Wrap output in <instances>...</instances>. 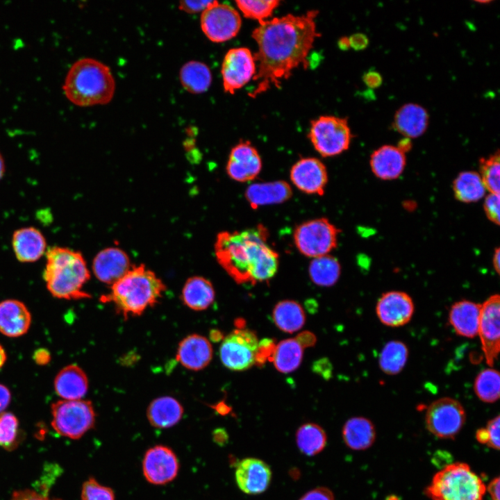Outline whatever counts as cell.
I'll return each instance as SVG.
<instances>
[{"mask_svg": "<svg viewBox=\"0 0 500 500\" xmlns=\"http://www.w3.org/2000/svg\"><path fill=\"white\" fill-rule=\"evenodd\" d=\"M46 258L43 278L53 297L67 300L90 297L83 290L90 274L81 252L55 246L47 251Z\"/></svg>", "mask_w": 500, "mask_h": 500, "instance_id": "obj_5", "label": "cell"}, {"mask_svg": "<svg viewBox=\"0 0 500 500\" xmlns=\"http://www.w3.org/2000/svg\"><path fill=\"white\" fill-rule=\"evenodd\" d=\"M54 389L63 400L81 399L88 390V376L79 366L67 365L56 376Z\"/></svg>", "mask_w": 500, "mask_h": 500, "instance_id": "obj_28", "label": "cell"}, {"mask_svg": "<svg viewBox=\"0 0 500 500\" xmlns=\"http://www.w3.org/2000/svg\"><path fill=\"white\" fill-rule=\"evenodd\" d=\"M63 92L73 104L87 107L109 103L115 91V81L110 68L92 58H82L69 67Z\"/></svg>", "mask_w": 500, "mask_h": 500, "instance_id": "obj_4", "label": "cell"}, {"mask_svg": "<svg viewBox=\"0 0 500 500\" xmlns=\"http://www.w3.org/2000/svg\"><path fill=\"white\" fill-rule=\"evenodd\" d=\"M398 147L403 152L409 150L411 147V142L410 139L406 138L405 139L401 140L399 142V145L398 146Z\"/></svg>", "mask_w": 500, "mask_h": 500, "instance_id": "obj_59", "label": "cell"}, {"mask_svg": "<svg viewBox=\"0 0 500 500\" xmlns=\"http://www.w3.org/2000/svg\"><path fill=\"white\" fill-rule=\"evenodd\" d=\"M414 310L412 298L401 291H390L383 294L376 306L379 321L390 327H399L408 323Z\"/></svg>", "mask_w": 500, "mask_h": 500, "instance_id": "obj_18", "label": "cell"}, {"mask_svg": "<svg viewBox=\"0 0 500 500\" xmlns=\"http://www.w3.org/2000/svg\"><path fill=\"white\" fill-rule=\"evenodd\" d=\"M10 500H61L48 497L46 494H40L31 490L16 491L12 494Z\"/></svg>", "mask_w": 500, "mask_h": 500, "instance_id": "obj_48", "label": "cell"}, {"mask_svg": "<svg viewBox=\"0 0 500 500\" xmlns=\"http://www.w3.org/2000/svg\"><path fill=\"white\" fill-rule=\"evenodd\" d=\"M476 438L479 443L487 445L488 435L485 427L477 430L476 433Z\"/></svg>", "mask_w": 500, "mask_h": 500, "instance_id": "obj_55", "label": "cell"}, {"mask_svg": "<svg viewBox=\"0 0 500 500\" xmlns=\"http://www.w3.org/2000/svg\"><path fill=\"white\" fill-rule=\"evenodd\" d=\"M499 194L490 193L485 199L484 210L488 218L496 224H499Z\"/></svg>", "mask_w": 500, "mask_h": 500, "instance_id": "obj_44", "label": "cell"}, {"mask_svg": "<svg viewBox=\"0 0 500 500\" xmlns=\"http://www.w3.org/2000/svg\"><path fill=\"white\" fill-rule=\"evenodd\" d=\"M11 400V393L9 389L0 383V413L8 407Z\"/></svg>", "mask_w": 500, "mask_h": 500, "instance_id": "obj_51", "label": "cell"}, {"mask_svg": "<svg viewBox=\"0 0 500 500\" xmlns=\"http://www.w3.org/2000/svg\"><path fill=\"white\" fill-rule=\"evenodd\" d=\"M256 73V62L250 49L247 47L229 49L225 54L221 69L224 91L233 94L248 83Z\"/></svg>", "mask_w": 500, "mask_h": 500, "instance_id": "obj_13", "label": "cell"}, {"mask_svg": "<svg viewBox=\"0 0 500 500\" xmlns=\"http://www.w3.org/2000/svg\"><path fill=\"white\" fill-rule=\"evenodd\" d=\"M342 438L346 445L352 450L360 451L369 448L376 439L374 424L363 417L349 419L342 428Z\"/></svg>", "mask_w": 500, "mask_h": 500, "instance_id": "obj_30", "label": "cell"}, {"mask_svg": "<svg viewBox=\"0 0 500 500\" xmlns=\"http://www.w3.org/2000/svg\"><path fill=\"white\" fill-rule=\"evenodd\" d=\"M81 497V500H115V493L110 488L90 478L83 484Z\"/></svg>", "mask_w": 500, "mask_h": 500, "instance_id": "obj_43", "label": "cell"}, {"mask_svg": "<svg viewBox=\"0 0 500 500\" xmlns=\"http://www.w3.org/2000/svg\"><path fill=\"white\" fill-rule=\"evenodd\" d=\"M492 262H493V267H494L496 272L499 274V270H500V250H499V248H497L494 251Z\"/></svg>", "mask_w": 500, "mask_h": 500, "instance_id": "obj_57", "label": "cell"}, {"mask_svg": "<svg viewBox=\"0 0 500 500\" xmlns=\"http://www.w3.org/2000/svg\"><path fill=\"white\" fill-rule=\"evenodd\" d=\"M290 177L298 190L308 194L323 195L328 182L326 166L316 158L297 160L291 167Z\"/></svg>", "mask_w": 500, "mask_h": 500, "instance_id": "obj_16", "label": "cell"}, {"mask_svg": "<svg viewBox=\"0 0 500 500\" xmlns=\"http://www.w3.org/2000/svg\"><path fill=\"white\" fill-rule=\"evenodd\" d=\"M304 347L295 338L281 340L276 346L272 355L275 368L281 373L288 374L296 370L301 365Z\"/></svg>", "mask_w": 500, "mask_h": 500, "instance_id": "obj_34", "label": "cell"}, {"mask_svg": "<svg viewBox=\"0 0 500 500\" xmlns=\"http://www.w3.org/2000/svg\"><path fill=\"white\" fill-rule=\"evenodd\" d=\"M131 267L128 255L117 247L101 250L96 255L92 262V270L97 279L111 285Z\"/></svg>", "mask_w": 500, "mask_h": 500, "instance_id": "obj_20", "label": "cell"}, {"mask_svg": "<svg viewBox=\"0 0 500 500\" xmlns=\"http://www.w3.org/2000/svg\"><path fill=\"white\" fill-rule=\"evenodd\" d=\"M31 324V315L25 304L16 299L0 302V332L10 338H17L27 333Z\"/></svg>", "mask_w": 500, "mask_h": 500, "instance_id": "obj_23", "label": "cell"}, {"mask_svg": "<svg viewBox=\"0 0 500 500\" xmlns=\"http://www.w3.org/2000/svg\"><path fill=\"white\" fill-rule=\"evenodd\" d=\"M215 292L212 284L201 276L189 278L183 286L181 299L189 308L201 311L207 309L215 300Z\"/></svg>", "mask_w": 500, "mask_h": 500, "instance_id": "obj_31", "label": "cell"}, {"mask_svg": "<svg viewBox=\"0 0 500 500\" xmlns=\"http://www.w3.org/2000/svg\"><path fill=\"white\" fill-rule=\"evenodd\" d=\"M183 408L181 403L170 396L153 400L147 410L150 424L157 428H167L176 425L182 418Z\"/></svg>", "mask_w": 500, "mask_h": 500, "instance_id": "obj_29", "label": "cell"}, {"mask_svg": "<svg viewBox=\"0 0 500 500\" xmlns=\"http://www.w3.org/2000/svg\"><path fill=\"white\" fill-rule=\"evenodd\" d=\"M339 233L328 219H313L296 227L294 242L302 255L315 258L328 255L337 247Z\"/></svg>", "mask_w": 500, "mask_h": 500, "instance_id": "obj_9", "label": "cell"}, {"mask_svg": "<svg viewBox=\"0 0 500 500\" xmlns=\"http://www.w3.org/2000/svg\"><path fill=\"white\" fill-rule=\"evenodd\" d=\"M362 81L368 88L374 89L382 84L383 78L380 73L372 69L364 74Z\"/></svg>", "mask_w": 500, "mask_h": 500, "instance_id": "obj_49", "label": "cell"}, {"mask_svg": "<svg viewBox=\"0 0 500 500\" xmlns=\"http://www.w3.org/2000/svg\"><path fill=\"white\" fill-rule=\"evenodd\" d=\"M205 35L213 42H224L235 38L242 26L238 12L231 6L217 1L204 10L200 19Z\"/></svg>", "mask_w": 500, "mask_h": 500, "instance_id": "obj_12", "label": "cell"}, {"mask_svg": "<svg viewBox=\"0 0 500 500\" xmlns=\"http://www.w3.org/2000/svg\"><path fill=\"white\" fill-rule=\"evenodd\" d=\"M307 60L309 67L312 68L316 67L321 60V55L317 52L312 53L308 55Z\"/></svg>", "mask_w": 500, "mask_h": 500, "instance_id": "obj_56", "label": "cell"}, {"mask_svg": "<svg viewBox=\"0 0 500 500\" xmlns=\"http://www.w3.org/2000/svg\"><path fill=\"white\" fill-rule=\"evenodd\" d=\"M499 415L490 419L485 428L488 435L487 445L494 449L499 450Z\"/></svg>", "mask_w": 500, "mask_h": 500, "instance_id": "obj_45", "label": "cell"}, {"mask_svg": "<svg viewBox=\"0 0 500 500\" xmlns=\"http://www.w3.org/2000/svg\"><path fill=\"white\" fill-rule=\"evenodd\" d=\"M214 2L215 1H182L179 3L178 8L188 13H197L203 12Z\"/></svg>", "mask_w": 500, "mask_h": 500, "instance_id": "obj_46", "label": "cell"}, {"mask_svg": "<svg viewBox=\"0 0 500 500\" xmlns=\"http://www.w3.org/2000/svg\"><path fill=\"white\" fill-rule=\"evenodd\" d=\"M179 462L176 453L165 445L149 448L142 460V472L150 483L162 485L172 481L178 475Z\"/></svg>", "mask_w": 500, "mask_h": 500, "instance_id": "obj_15", "label": "cell"}, {"mask_svg": "<svg viewBox=\"0 0 500 500\" xmlns=\"http://www.w3.org/2000/svg\"><path fill=\"white\" fill-rule=\"evenodd\" d=\"M408 358L407 345L399 340H390L381 349L378 356L381 369L388 375H396L404 368Z\"/></svg>", "mask_w": 500, "mask_h": 500, "instance_id": "obj_36", "label": "cell"}, {"mask_svg": "<svg viewBox=\"0 0 500 500\" xmlns=\"http://www.w3.org/2000/svg\"><path fill=\"white\" fill-rule=\"evenodd\" d=\"M292 194L290 185L283 181L253 183L244 192L245 199L253 209L283 203L288 200Z\"/></svg>", "mask_w": 500, "mask_h": 500, "instance_id": "obj_25", "label": "cell"}, {"mask_svg": "<svg viewBox=\"0 0 500 500\" xmlns=\"http://www.w3.org/2000/svg\"><path fill=\"white\" fill-rule=\"evenodd\" d=\"M308 137L322 157H331L349 149L352 133L347 118L322 115L311 121Z\"/></svg>", "mask_w": 500, "mask_h": 500, "instance_id": "obj_8", "label": "cell"}, {"mask_svg": "<svg viewBox=\"0 0 500 500\" xmlns=\"http://www.w3.org/2000/svg\"><path fill=\"white\" fill-rule=\"evenodd\" d=\"M19 443V421L11 412L0 413V447L6 449H15Z\"/></svg>", "mask_w": 500, "mask_h": 500, "instance_id": "obj_42", "label": "cell"}, {"mask_svg": "<svg viewBox=\"0 0 500 500\" xmlns=\"http://www.w3.org/2000/svg\"><path fill=\"white\" fill-rule=\"evenodd\" d=\"M299 500H334V495L328 488L319 487L306 492Z\"/></svg>", "mask_w": 500, "mask_h": 500, "instance_id": "obj_47", "label": "cell"}, {"mask_svg": "<svg viewBox=\"0 0 500 500\" xmlns=\"http://www.w3.org/2000/svg\"><path fill=\"white\" fill-rule=\"evenodd\" d=\"M466 419L462 405L456 399L442 397L433 401L425 415L427 429L443 439L454 438L462 429Z\"/></svg>", "mask_w": 500, "mask_h": 500, "instance_id": "obj_11", "label": "cell"}, {"mask_svg": "<svg viewBox=\"0 0 500 500\" xmlns=\"http://www.w3.org/2000/svg\"><path fill=\"white\" fill-rule=\"evenodd\" d=\"M235 3L246 18L256 19L259 23L266 21L272 16L274 10L278 6L280 1H235Z\"/></svg>", "mask_w": 500, "mask_h": 500, "instance_id": "obj_41", "label": "cell"}, {"mask_svg": "<svg viewBox=\"0 0 500 500\" xmlns=\"http://www.w3.org/2000/svg\"><path fill=\"white\" fill-rule=\"evenodd\" d=\"M370 167L374 174L383 180L398 178L403 172L406 158L405 152L398 147L383 145L375 150L370 157Z\"/></svg>", "mask_w": 500, "mask_h": 500, "instance_id": "obj_24", "label": "cell"}, {"mask_svg": "<svg viewBox=\"0 0 500 500\" xmlns=\"http://www.w3.org/2000/svg\"><path fill=\"white\" fill-rule=\"evenodd\" d=\"M296 338L305 347H310L315 344L316 338L315 335L310 332H303L299 334Z\"/></svg>", "mask_w": 500, "mask_h": 500, "instance_id": "obj_54", "label": "cell"}, {"mask_svg": "<svg viewBox=\"0 0 500 500\" xmlns=\"http://www.w3.org/2000/svg\"><path fill=\"white\" fill-rule=\"evenodd\" d=\"M226 168L228 176L233 180L249 182L260 174L262 160L257 149L249 141L241 140L232 148Z\"/></svg>", "mask_w": 500, "mask_h": 500, "instance_id": "obj_17", "label": "cell"}, {"mask_svg": "<svg viewBox=\"0 0 500 500\" xmlns=\"http://www.w3.org/2000/svg\"><path fill=\"white\" fill-rule=\"evenodd\" d=\"M326 440L324 430L314 423H306L296 432L297 445L306 456H312L320 453L324 449Z\"/></svg>", "mask_w": 500, "mask_h": 500, "instance_id": "obj_38", "label": "cell"}, {"mask_svg": "<svg viewBox=\"0 0 500 500\" xmlns=\"http://www.w3.org/2000/svg\"><path fill=\"white\" fill-rule=\"evenodd\" d=\"M318 10L302 15L288 14L259 23L251 37L258 44L253 54L256 73L252 78L256 87L248 95L256 98L272 86L281 88L292 71L300 66L309 67L308 56L315 39L321 36L316 28Z\"/></svg>", "mask_w": 500, "mask_h": 500, "instance_id": "obj_1", "label": "cell"}, {"mask_svg": "<svg viewBox=\"0 0 500 500\" xmlns=\"http://www.w3.org/2000/svg\"><path fill=\"white\" fill-rule=\"evenodd\" d=\"M5 173V162L4 159L0 153V180L3 178Z\"/></svg>", "mask_w": 500, "mask_h": 500, "instance_id": "obj_61", "label": "cell"}, {"mask_svg": "<svg viewBox=\"0 0 500 500\" xmlns=\"http://www.w3.org/2000/svg\"><path fill=\"white\" fill-rule=\"evenodd\" d=\"M481 178L486 190L490 193L499 194L500 155L499 151L493 155L480 160Z\"/></svg>", "mask_w": 500, "mask_h": 500, "instance_id": "obj_40", "label": "cell"}, {"mask_svg": "<svg viewBox=\"0 0 500 500\" xmlns=\"http://www.w3.org/2000/svg\"><path fill=\"white\" fill-rule=\"evenodd\" d=\"M165 290V285L153 271L144 265H134L111 285L110 292L101 301L112 303L117 312L127 319L140 316L156 305Z\"/></svg>", "mask_w": 500, "mask_h": 500, "instance_id": "obj_3", "label": "cell"}, {"mask_svg": "<svg viewBox=\"0 0 500 500\" xmlns=\"http://www.w3.org/2000/svg\"><path fill=\"white\" fill-rule=\"evenodd\" d=\"M51 426L60 435L79 439L94 427L95 411L90 401L60 400L51 405Z\"/></svg>", "mask_w": 500, "mask_h": 500, "instance_id": "obj_7", "label": "cell"}, {"mask_svg": "<svg viewBox=\"0 0 500 500\" xmlns=\"http://www.w3.org/2000/svg\"><path fill=\"white\" fill-rule=\"evenodd\" d=\"M338 44L340 49L343 51L348 50L351 47L349 37L346 36L340 38L338 40Z\"/></svg>", "mask_w": 500, "mask_h": 500, "instance_id": "obj_58", "label": "cell"}, {"mask_svg": "<svg viewBox=\"0 0 500 500\" xmlns=\"http://www.w3.org/2000/svg\"><path fill=\"white\" fill-rule=\"evenodd\" d=\"M179 78L183 88L191 94L205 92L212 82V74L208 65L196 60L189 61L182 66Z\"/></svg>", "mask_w": 500, "mask_h": 500, "instance_id": "obj_33", "label": "cell"}, {"mask_svg": "<svg viewBox=\"0 0 500 500\" xmlns=\"http://www.w3.org/2000/svg\"><path fill=\"white\" fill-rule=\"evenodd\" d=\"M12 247L18 261L33 262L45 253L47 241L38 228L29 226L17 229L12 236Z\"/></svg>", "mask_w": 500, "mask_h": 500, "instance_id": "obj_22", "label": "cell"}, {"mask_svg": "<svg viewBox=\"0 0 500 500\" xmlns=\"http://www.w3.org/2000/svg\"><path fill=\"white\" fill-rule=\"evenodd\" d=\"M488 491L490 494L492 500H500L499 498V490H500V478L499 476L493 478L489 483Z\"/></svg>", "mask_w": 500, "mask_h": 500, "instance_id": "obj_52", "label": "cell"}, {"mask_svg": "<svg viewBox=\"0 0 500 500\" xmlns=\"http://www.w3.org/2000/svg\"><path fill=\"white\" fill-rule=\"evenodd\" d=\"M266 227L217 234L215 253L218 263L238 283L267 281L277 272L278 253L268 243Z\"/></svg>", "mask_w": 500, "mask_h": 500, "instance_id": "obj_2", "label": "cell"}, {"mask_svg": "<svg viewBox=\"0 0 500 500\" xmlns=\"http://www.w3.org/2000/svg\"><path fill=\"white\" fill-rule=\"evenodd\" d=\"M33 359L38 365H46L50 361V353L44 349H38L33 354Z\"/></svg>", "mask_w": 500, "mask_h": 500, "instance_id": "obj_53", "label": "cell"}, {"mask_svg": "<svg viewBox=\"0 0 500 500\" xmlns=\"http://www.w3.org/2000/svg\"><path fill=\"white\" fill-rule=\"evenodd\" d=\"M349 39L350 47L356 51L363 50L369 44V39L364 33H354L349 37Z\"/></svg>", "mask_w": 500, "mask_h": 500, "instance_id": "obj_50", "label": "cell"}, {"mask_svg": "<svg viewBox=\"0 0 500 500\" xmlns=\"http://www.w3.org/2000/svg\"><path fill=\"white\" fill-rule=\"evenodd\" d=\"M272 479L269 466L256 458L241 460L235 469V480L239 488L247 494H258L265 492Z\"/></svg>", "mask_w": 500, "mask_h": 500, "instance_id": "obj_19", "label": "cell"}, {"mask_svg": "<svg viewBox=\"0 0 500 500\" xmlns=\"http://www.w3.org/2000/svg\"><path fill=\"white\" fill-rule=\"evenodd\" d=\"M272 319L280 330L292 333L303 326L306 315L303 308L297 301L283 300L275 305L272 312Z\"/></svg>", "mask_w": 500, "mask_h": 500, "instance_id": "obj_32", "label": "cell"}, {"mask_svg": "<svg viewBox=\"0 0 500 500\" xmlns=\"http://www.w3.org/2000/svg\"><path fill=\"white\" fill-rule=\"evenodd\" d=\"M453 189L456 198L465 203L481 199L486 191L480 174L472 171L460 173L453 182Z\"/></svg>", "mask_w": 500, "mask_h": 500, "instance_id": "obj_37", "label": "cell"}, {"mask_svg": "<svg viewBox=\"0 0 500 500\" xmlns=\"http://www.w3.org/2000/svg\"><path fill=\"white\" fill-rule=\"evenodd\" d=\"M6 353L3 347L0 344V369L6 361Z\"/></svg>", "mask_w": 500, "mask_h": 500, "instance_id": "obj_60", "label": "cell"}, {"mask_svg": "<svg viewBox=\"0 0 500 500\" xmlns=\"http://www.w3.org/2000/svg\"><path fill=\"white\" fill-rule=\"evenodd\" d=\"M212 358V345L206 338L201 335H188L178 344L176 360L188 369L201 370L208 365Z\"/></svg>", "mask_w": 500, "mask_h": 500, "instance_id": "obj_21", "label": "cell"}, {"mask_svg": "<svg viewBox=\"0 0 500 500\" xmlns=\"http://www.w3.org/2000/svg\"><path fill=\"white\" fill-rule=\"evenodd\" d=\"M483 480L465 462L449 464L438 472L425 490L431 500H483Z\"/></svg>", "mask_w": 500, "mask_h": 500, "instance_id": "obj_6", "label": "cell"}, {"mask_svg": "<svg viewBox=\"0 0 500 500\" xmlns=\"http://www.w3.org/2000/svg\"><path fill=\"white\" fill-rule=\"evenodd\" d=\"M259 342L248 328H237L226 336L219 347L222 364L233 371H244L256 363Z\"/></svg>", "mask_w": 500, "mask_h": 500, "instance_id": "obj_10", "label": "cell"}, {"mask_svg": "<svg viewBox=\"0 0 500 500\" xmlns=\"http://www.w3.org/2000/svg\"><path fill=\"white\" fill-rule=\"evenodd\" d=\"M474 390L478 398L485 403L499 399L500 376L497 370L487 368L481 371L474 380Z\"/></svg>", "mask_w": 500, "mask_h": 500, "instance_id": "obj_39", "label": "cell"}, {"mask_svg": "<svg viewBox=\"0 0 500 500\" xmlns=\"http://www.w3.org/2000/svg\"><path fill=\"white\" fill-rule=\"evenodd\" d=\"M341 267L338 260L328 254L312 258L308 267V274L313 283L321 287L335 285L340 276Z\"/></svg>", "mask_w": 500, "mask_h": 500, "instance_id": "obj_35", "label": "cell"}, {"mask_svg": "<svg viewBox=\"0 0 500 500\" xmlns=\"http://www.w3.org/2000/svg\"><path fill=\"white\" fill-rule=\"evenodd\" d=\"M481 310V304L469 300L458 301L450 308V325L458 335L473 338L478 335Z\"/></svg>", "mask_w": 500, "mask_h": 500, "instance_id": "obj_26", "label": "cell"}, {"mask_svg": "<svg viewBox=\"0 0 500 500\" xmlns=\"http://www.w3.org/2000/svg\"><path fill=\"white\" fill-rule=\"evenodd\" d=\"M478 335L487 364L492 367L500 349V297L490 296L481 304Z\"/></svg>", "mask_w": 500, "mask_h": 500, "instance_id": "obj_14", "label": "cell"}, {"mask_svg": "<svg viewBox=\"0 0 500 500\" xmlns=\"http://www.w3.org/2000/svg\"><path fill=\"white\" fill-rule=\"evenodd\" d=\"M427 110L420 105L409 103L396 112L393 128L406 138H416L426 131L428 124Z\"/></svg>", "mask_w": 500, "mask_h": 500, "instance_id": "obj_27", "label": "cell"}]
</instances>
